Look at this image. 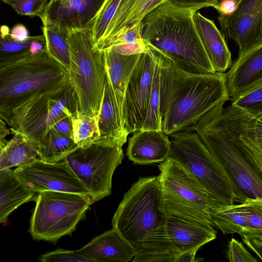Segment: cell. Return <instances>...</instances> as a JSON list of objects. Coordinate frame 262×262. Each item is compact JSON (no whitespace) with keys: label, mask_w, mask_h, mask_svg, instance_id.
Segmentation results:
<instances>
[{"label":"cell","mask_w":262,"mask_h":262,"mask_svg":"<svg viewBox=\"0 0 262 262\" xmlns=\"http://www.w3.org/2000/svg\"><path fill=\"white\" fill-rule=\"evenodd\" d=\"M77 251L96 261L127 262L134 259L136 254L114 228L95 237Z\"/></svg>","instance_id":"cell-22"},{"label":"cell","mask_w":262,"mask_h":262,"mask_svg":"<svg viewBox=\"0 0 262 262\" xmlns=\"http://www.w3.org/2000/svg\"><path fill=\"white\" fill-rule=\"evenodd\" d=\"M168 158L183 165L222 205L236 201L232 184L223 168L213 158L197 133L187 130L169 136Z\"/></svg>","instance_id":"cell-9"},{"label":"cell","mask_w":262,"mask_h":262,"mask_svg":"<svg viewBox=\"0 0 262 262\" xmlns=\"http://www.w3.org/2000/svg\"><path fill=\"white\" fill-rule=\"evenodd\" d=\"M69 81L67 71L46 47L35 54L0 60V116Z\"/></svg>","instance_id":"cell-5"},{"label":"cell","mask_w":262,"mask_h":262,"mask_svg":"<svg viewBox=\"0 0 262 262\" xmlns=\"http://www.w3.org/2000/svg\"><path fill=\"white\" fill-rule=\"evenodd\" d=\"M143 41L141 21L118 37L111 46L116 45H135Z\"/></svg>","instance_id":"cell-38"},{"label":"cell","mask_w":262,"mask_h":262,"mask_svg":"<svg viewBox=\"0 0 262 262\" xmlns=\"http://www.w3.org/2000/svg\"><path fill=\"white\" fill-rule=\"evenodd\" d=\"M58 133L73 140V124L71 116L58 121L52 128Z\"/></svg>","instance_id":"cell-43"},{"label":"cell","mask_w":262,"mask_h":262,"mask_svg":"<svg viewBox=\"0 0 262 262\" xmlns=\"http://www.w3.org/2000/svg\"><path fill=\"white\" fill-rule=\"evenodd\" d=\"M35 191L26 187L10 168L0 170V223L19 206L33 199Z\"/></svg>","instance_id":"cell-25"},{"label":"cell","mask_w":262,"mask_h":262,"mask_svg":"<svg viewBox=\"0 0 262 262\" xmlns=\"http://www.w3.org/2000/svg\"><path fill=\"white\" fill-rule=\"evenodd\" d=\"M14 171L26 187L38 194L45 190H53L91 196L64 159L48 163L36 158L18 166Z\"/></svg>","instance_id":"cell-13"},{"label":"cell","mask_w":262,"mask_h":262,"mask_svg":"<svg viewBox=\"0 0 262 262\" xmlns=\"http://www.w3.org/2000/svg\"><path fill=\"white\" fill-rule=\"evenodd\" d=\"M110 47L115 52L126 55L148 53L149 51L144 40L135 45H116Z\"/></svg>","instance_id":"cell-40"},{"label":"cell","mask_w":262,"mask_h":262,"mask_svg":"<svg viewBox=\"0 0 262 262\" xmlns=\"http://www.w3.org/2000/svg\"><path fill=\"white\" fill-rule=\"evenodd\" d=\"M230 100L231 105L250 115L262 114V81Z\"/></svg>","instance_id":"cell-34"},{"label":"cell","mask_w":262,"mask_h":262,"mask_svg":"<svg viewBox=\"0 0 262 262\" xmlns=\"http://www.w3.org/2000/svg\"><path fill=\"white\" fill-rule=\"evenodd\" d=\"M10 130L7 127L6 122L1 118L0 119V148L3 147L8 141L6 139L7 136L10 134Z\"/></svg>","instance_id":"cell-48"},{"label":"cell","mask_w":262,"mask_h":262,"mask_svg":"<svg viewBox=\"0 0 262 262\" xmlns=\"http://www.w3.org/2000/svg\"><path fill=\"white\" fill-rule=\"evenodd\" d=\"M170 150L169 136L162 131L140 130L129 138L127 156L134 163L149 164L165 161L169 157Z\"/></svg>","instance_id":"cell-17"},{"label":"cell","mask_w":262,"mask_h":262,"mask_svg":"<svg viewBox=\"0 0 262 262\" xmlns=\"http://www.w3.org/2000/svg\"><path fill=\"white\" fill-rule=\"evenodd\" d=\"M122 147L93 144L64 159L95 201L112 193L113 173L124 158Z\"/></svg>","instance_id":"cell-11"},{"label":"cell","mask_w":262,"mask_h":262,"mask_svg":"<svg viewBox=\"0 0 262 262\" xmlns=\"http://www.w3.org/2000/svg\"><path fill=\"white\" fill-rule=\"evenodd\" d=\"M198 11L164 2L142 21V38L149 49L186 72L214 73L194 23Z\"/></svg>","instance_id":"cell-4"},{"label":"cell","mask_w":262,"mask_h":262,"mask_svg":"<svg viewBox=\"0 0 262 262\" xmlns=\"http://www.w3.org/2000/svg\"><path fill=\"white\" fill-rule=\"evenodd\" d=\"M73 140L79 148H88L97 136L96 118L77 111L72 116Z\"/></svg>","instance_id":"cell-31"},{"label":"cell","mask_w":262,"mask_h":262,"mask_svg":"<svg viewBox=\"0 0 262 262\" xmlns=\"http://www.w3.org/2000/svg\"><path fill=\"white\" fill-rule=\"evenodd\" d=\"M12 139L2 148L0 170L26 164L39 157V145L22 134L11 130Z\"/></svg>","instance_id":"cell-26"},{"label":"cell","mask_w":262,"mask_h":262,"mask_svg":"<svg viewBox=\"0 0 262 262\" xmlns=\"http://www.w3.org/2000/svg\"><path fill=\"white\" fill-rule=\"evenodd\" d=\"M237 110L239 137L262 171V114L251 116Z\"/></svg>","instance_id":"cell-28"},{"label":"cell","mask_w":262,"mask_h":262,"mask_svg":"<svg viewBox=\"0 0 262 262\" xmlns=\"http://www.w3.org/2000/svg\"><path fill=\"white\" fill-rule=\"evenodd\" d=\"M167 218L158 177H141L124 194L112 225L134 248L136 255L178 253L168 236Z\"/></svg>","instance_id":"cell-3"},{"label":"cell","mask_w":262,"mask_h":262,"mask_svg":"<svg viewBox=\"0 0 262 262\" xmlns=\"http://www.w3.org/2000/svg\"><path fill=\"white\" fill-rule=\"evenodd\" d=\"M236 5L233 0H224L213 8L218 11L219 14L229 15L234 12Z\"/></svg>","instance_id":"cell-45"},{"label":"cell","mask_w":262,"mask_h":262,"mask_svg":"<svg viewBox=\"0 0 262 262\" xmlns=\"http://www.w3.org/2000/svg\"><path fill=\"white\" fill-rule=\"evenodd\" d=\"M199 248H194L178 253L174 258V262H196L204 260L202 258L195 257Z\"/></svg>","instance_id":"cell-44"},{"label":"cell","mask_w":262,"mask_h":262,"mask_svg":"<svg viewBox=\"0 0 262 262\" xmlns=\"http://www.w3.org/2000/svg\"><path fill=\"white\" fill-rule=\"evenodd\" d=\"M103 1L57 0L48 3L43 17L59 23L69 29L86 28Z\"/></svg>","instance_id":"cell-19"},{"label":"cell","mask_w":262,"mask_h":262,"mask_svg":"<svg viewBox=\"0 0 262 262\" xmlns=\"http://www.w3.org/2000/svg\"><path fill=\"white\" fill-rule=\"evenodd\" d=\"M56 1H57V0H50L49 3H53V2H55Z\"/></svg>","instance_id":"cell-50"},{"label":"cell","mask_w":262,"mask_h":262,"mask_svg":"<svg viewBox=\"0 0 262 262\" xmlns=\"http://www.w3.org/2000/svg\"><path fill=\"white\" fill-rule=\"evenodd\" d=\"M224 0H216V3H215V6L219 4L221 2H222ZM233 1H234L237 4L239 2L240 0H233Z\"/></svg>","instance_id":"cell-49"},{"label":"cell","mask_w":262,"mask_h":262,"mask_svg":"<svg viewBox=\"0 0 262 262\" xmlns=\"http://www.w3.org/2000/svg\"><path fill=\"white\" fill-rule=\"evenodd\" d=\"M41 262H90L96 261L76 250H68L59 249L48 252L39 258Z\"/></svg>","instance_id":"cell-36"},{"label":"cell","mask_w":262,"mask_h":262,"mask_svg":"<svg viewBox=\"0 0 262 262\" xmlns=\"http://www.w3.org/2000/svg\"><path fill=\"white\" fill-rule=\"evenodd\" d=\"M225 76L230 98L262 81V42L239 54Z\"/></svg>","instance_id":"cell-16"},{"label":"cell","mask_w":262,"mask_h":262,"mask_svg":"<svg viewBox=\"0 0 262 262\" xmlns=\"http://www.w3.org/2000/svg\"><path fill=\"white\" fill-rule=\"evenodd\" d=\"M193 20L208 57L215 71L225 73L232 65L231 54L224 36L215 23L196 11Z\"/></svg>","instance_id":"cell-23"},{"label":"cell","mask_w":262,"mask_h":262,"mask_svg":"<svg viewBox=\"0 0 262 262\" xmlns=\"http://www.w3.org/2000/svg\"><path fill=\"white\" fill-rule=\"evenodd\" d=\"M160 67L162 131L169 136L195 124L209 111L230 99L225 73L194 74L151 50Z\"/></svg>","instance_id":"cell-1"},{"label":"cell","mask_w":262,"mask_h":262,"mask_svg":"<svg viewBox=\"0 0 262 262\" xmlns=\"http://www.w3.org/2000/svg\"><path fill=\"white\" fill-rule=\"evenodd\" d=\"M221 103L186 130L199 135L233 185L236 201L262 198V171L239 137L237 110Z\"/></svg>","instance_id":"cell-2"},{"label":"cell","mask_w":262,"mask_h":262,"mask_svg":"<svg viewBox=\"0 0 262 262\" xmlns=\"http://www.w3.org/2000/svg\"><path fill=\"white\" fill-rule=\"evenodd\" d=\"M244 243L253 251L262 261V245H258L254 242L250 238L243 237Z\"/></svg>","instance_id":"cell-47"},{"label":"cell","mask_w":262,"mask_h":262,"mask_svg":"<svg viewBox=\"0 0 262 262\" xmlns=\"http://www.w3.org/2000/svg\"><path fill=\"white\" fill-rule=\"evenodd\" d=\"M39 158L41 160L56 163L64 160L78 146L73 140L52 128L39 144Z\"/></svg>","instance_id":"cell-29"},{"label":"cell","mask_w":262,"mask_h":262,"mask_svg":"<svg viewBox=\"0 0 262 262\" xmlns=\"http://www.w3.org/2000/svg\"><path fill=\"white\" fill-rule=\"evenodd\" d=\"M261 10L262 0H240L236 5L234 12L226 16L229 18H234Z\"/></svg>","instance_id":"cell-39"},{"label":"cell","mask_w":262,"mask_h":262,"mask_svg":"<svg viewBox=\"0 0 262 262\" xmlns=\"http://www.w3.org/2000/svg\"><path fill=\"white\" fill-rule=\"evenodd\" d=\"M156 58L149 50L141 53L125 92L122 116L129 134L142 129L148 110Z\"/></svg>","instance_id":"cell-12"},{"label":"cell","mask_w":262,"mask_h":262,"mask_svg":"<svg viewBox=\"0 0 262 262\" xmlns=\"http://www.w3.org/2000/svg\"><path fill=\"white\" fill-rule=\"evenodd\" d=\"M103 51L106 72L122 114L127 83L141 54L123 55L115 52L111 47L105 49Z\"/></svg>","instance_id":"cell-24"},{"label":"cell","mask_w":262,"mask_h":262,"mask_svg":"<svg viewBox=\"0 0 262 262\" xmlns=\"http://www.w3.org/2000/svg\"><path fill=\"white\" fill-rule=\"evenodd\" d=\"M69 82L76 94L79 113L96 118L106 77L103 50L95 49L88 27L69 29Z\"/></svg>","instance_id":"cell-6"},{"label":"cell","mask_w":262,"mask_h":262,"mask_svg":"<svg viewBox=\"0 0 262 262\" xmlns=\"http://www.w3.org/2000/svg\"><path fill=\"white\" fill-rule=\"evenodd\" d=\"M1 31L0 60L16 58L31 53L32 43L39 36H29L24 40H18L11 36L7 26H2Z\"/></svg>","instance_id":"cell-32"},{"label":"cell","mask_w":262,"mask_h":262,"mask_svg":"<svg viewBox=\"0 0 262 262\" xmlns=\"http://www.w3.org/2000/svg\"><path fill=\"white\" fill-rule=\"evenodd\" d=\"M227 258L230 262H257L253 257L239 241L232 238L229 242Z\"/></svg>","instance_id":"cell-37"},{"label":"cell","mask_w":262,"mask_h":262,"mask_svg":"<svg viewBox=\"0 0 262 262\" xmlns=\"http://www.w3.org/2000/svg\"><path fill=\"white\" fill-rule=\"evenodd\" d=\"M167 0H121L98 49L111 46L120 35L141 23L151 11Z\"/></svg>","instance_id":"cell-18"},{"label":"cell","mask_w":262,"mask_h":262,"mask_svg":"<svg viewBox=\"0 0 262 262\" xmlns=\"http://www.w3.org/2000/svg\"><path fill=\"white\" fill-rule=\"evenodd\" d=\"M10 6L18 14L30 17H43L49 0H1Z\"/></svg>","instance_id":"cell-35"},{"label":"cell","mask_w":262,"mask_h":262,"mask_svg":"<svg viewBox=\"0 0 262 262\" xmlns=\"http://www.w3.org/2000/svg\"><path fill=\"white\" fill-rule=\"evenodd\" d=\"M156 60L157 63L148 110L144 123L141 130L154 129L162 131V117L160 112V67L157 59Z\"/></svg>","instance_id":"cell-33"},{"label":"cell","mask_w":262,"mask_h":262,"mask_svg":"<svg viewBox=\"0 0 262 262\" xmlns=\"http://www.w3.org/2000/svg\"><path fill=\"white\" fill-rule=\"evenodd\" d=\"M217 19L224 37L238 45V55L262 42V10L234 18L219 14Z\"/></svg>","instance_id":"cell-20"},{"label":"cell","mask_w":262,"mask_h":262,"mask_svg":"<svg viewBox=\"0 0 262 262\" xmlns=\"http://www.w3.org/2000/svg\"><path fill=\"white\" fill-rule=\"evenodd\" d=\"M29 232L35 240L51 242L71 234L95 200L75 192L45 190L39 193Z\"/></svg>","instance_id":"cell-10"},{"label":"cell","mask_w":262,"mask_h":262,"mask_svg":"<svg viewBox=\"0 0 262 262\" xmlns=\"http://www.w3.org/2000/svg\"><path fill=\"white\" fill-rule=\"evenodd\" d=\"M42 31L49 55L67 71L70 66V51L68 40L69 29L59 23L43 17Z\"/></svg>","instance_id":"cell-27"},{"label":"cell","mask_w":262,"mask_h":262,"mask_svg":"<svg viewBox=\"0 0 262 262\" xmlns=\"http://www.w3.org/2000/svg\"><path fill=\"white\" fill-rule=\"evenodd\" d=\"M121 0H104L88 27L95 49L102 41Z\"/></svg>","instance_id":"cell-30"},{"label":"cell","mask_w":262,"mask_h":262,"mask_svg":"<svg viewBox=\"0 0 262 262\" xmlns=\"http://www.w3.org/2000/svg\"><path fill=\"white\" fill-rule=\"evenodd\" d=\"M10 34L13 38L18 40H24L29 36L27 28L22 24L15 25L12 29Z\"/></svg>","instance_id":"cell-46"},{"label":"cell","mask_w":262,"mask_h":262,"mask_svg":"<svg viewBox=\"0 0 262 262\" xmlns=\"http://www.w3.org/2000/svg\"><path fill=\"white\" fill-rule=\"evenodd\" d=\"M178 253L167 252L155 254L135 255L133 262H174Z\"/></svg>","instance_id":"cell-41"},{"label":"cell","mask_w":262,"mask_h":262,"mask_svg":"<svg viewBox=\"0 0 262 262\" xmlns=\"http://www.w3.org/2000/svg\"><path fill=\"white\" fill-rule=\"evenodd\" d=\"M211 216L224 234L237 233L262 245V198H247L238 204H219Z\"/></svg>","instance_id":"cell-14"},{"label":"cell","mask_w":262,"mask_h":262,"mask_svg":"<svg viewBox=\"0 0 262 262\" xmlns=\"http://www.w3.org/2000/svg\"><path fill=\"white\" fill-rule=\"evenodd\" d=\"M172 5L197 9L215 6L216 0H167L165 2Z\"/></svg>","instance_id":"cell-42"},{"label":"cell","mask_w":262,"mask_h":262,"mask_svg":"<svg viewBox=\"0 0 262 262\" xmlns=\"http://www.w3.org/2000/svg\"><path fill=\"white\" fill-rule=\"evenodd\" d=\"M162 203L167 216L214 226L211 209L217 203L180 163L168 158L159 165Z\"/></svg>","instance_id":"cell-7"},{"label":"cell","mask_w":262,"mask_h":262,"mask_svg":"<svg viewBox=\"0 0 262 262\" xmlns=\"http://www.w3.org/2000/svg\"><path fill=\"white\" fill-rule=\"evenodd\" d=\"M168 236L173 249L178 253L199 248L215 239L216 231L213 226L168 216Z\"/></svg>","instance_id":"cell-21"},{"label":"cell","mask_w":262,"mask_h":262,"mask_svg":"<svg viewBox=\"0 0 262 262\" xmlns=\"http://www.w3.org/2000/svg\"><path fill=\"white\" fill-rule=\"evenodd\" d=\"M96 122L97 136L94 144L122 146L126 143L128 133L107 72L102 101Z\"/></svg>","instance_id":"cell-15"},{"label":"cell","mask_w":262,"mask_h":262,"mask_svg":"<svg viewBox=\"0 0 262 262\" xmlns=\"http://www.w3.org/2000/svg\"><path fill=\"white\" fill-rule=\"evenodd\" d=\"M79 111L75 92L69 81L62 88L33 98L1 118L11 130L38 145L60 120Z\"/></svg>","instance_id":"cell-8"}]
</instances>
